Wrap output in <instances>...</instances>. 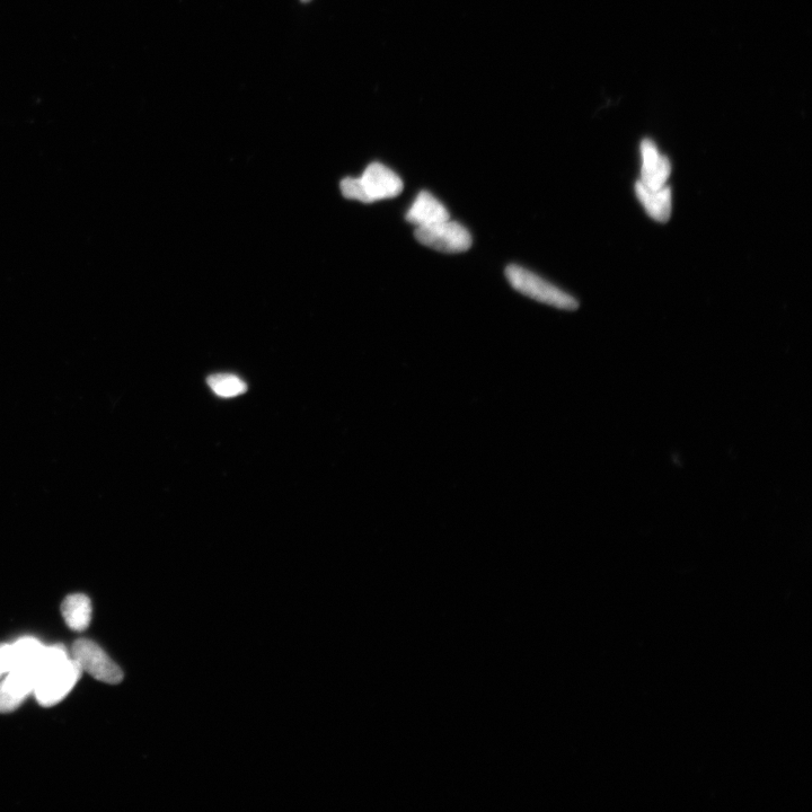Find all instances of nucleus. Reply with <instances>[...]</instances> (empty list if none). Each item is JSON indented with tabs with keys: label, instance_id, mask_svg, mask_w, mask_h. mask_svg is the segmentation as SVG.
Listing matches in <instances>:
<instances>
[{
	"label": "nucleus",
	"instance_id": "2",
	"mask_svg": "<svg viewBox=\"0 0 812 812\" xmlns=\"http://www.w3.org/2000/svg\"><path fill=\"white\" fill-rule=\"evenodd\" d=\"M506 276L515 290L537 302L566 311L579 307L575 298L525 268L513 264L506 269Z\"/></svg>",
	"mask_w": 812,
	"mask_h": 812
},
{
	"label": "nucleus",
	"instance_id": "13",
	"mask_svg": "<svg viewBox=\"0 0 812 812\" xmlns=\"http://www.w3.org/2000/svg\"><path fill=\"white\" fill-rule=\"evenodd\" d=\"M13 669L11 657V644L0 643V678Z\"/></svg>",
	"mask_w": 812,
	"mask_h": 812
},
{
	"label": "nucleus",
	"instance_id": "5",
	"mask_svg": "<svg viewBox=\"0 0 812 812\" xmlns=\"http://www.w3.org/2000/svg\"><path fill=\"white\" fill-rule=\"evenodd\" d=\"M72 651L73 659L83 672L90 674L97 681L112 685L122 682L123 673L120 667L113 663L107 653L94 641L78 639L73 644Z\"/></svg>",
	"mask_w": 812,
	"mask_h": 812
},
{
	"label": "nucleus",
	"instance_id": "12",
	"mask_svg": "<svg viewBox=\"0 0 812 812\" xmlns=\"http://www.w3.org/2000/svg\"><path fill=\"white\" fill-rule=\"evenodd\" d=\"M210 390L224 399L240 396L247 391V385L240 377L233 374H215L207 379Z\"/></svg>",
	"mask_w": 812,
	"mask_h": 812
},
{
	"label": "nucleus",
	"instance_id": "11",
	"mask_svg": "<svg viewBox=\"0 0 812 812\" xmlns=\"http://www.w3.org/2000/svg\"><path fill=\"white\" fill-rule=\"evenodd\" d=\"M43 648V644L32 637L21 638L11 644L12 670L32 665Z\"/></svg>",
	"mask_w": 812,
	"mask_h": 812
},
{
	"label": "nucleus",
	"instance_id": "9",
	"mask_svg": "<svg viewBox=\"0 0 812 812\" xmlns=\"http://www.w3.org/2000/svg\"><path fill=\"white\" fill-rule=\"evenodd\" d=\"M448 219L450 216L446 207L427 191L419 193L406 214V220L417 228L435 225Z\"/></svg>",
	"mask_w": 812,
	"mask_h": 812
},
{
	"label": "nucleus",
	"instance_id": "14",
	"mask_svg": "<svg viewBox=\"0 0 812 812\" xmlns=\"http://www.w3.org/2000/svg\"><path fill=\"white\" fill-rule=\"evenodd\" d=\"M303 3H310L311 0H302Z\"/></svg>",
	"mask_w": 812,
	"mask_h": 812
},
{
	"label": "nucleus",
	"instance_id": "3",
	"mask_svg": "<svg viewBox=\"0 0 812 812\" xmlns=\"http://www.w3.org/2000/svg\"><path fill=\"white\" fill-rule=\"evenodd\" d=\"M82 673L83 669L73 658L46 670L35 685V699L46 708L58 704L72 692Z\"/></svg>",
	"mask_w": 812,
	"mask_h": 812
},
{
	"label": "nucleus",
	"instance_id": "10",
	"mask_svg": "<svg viewBox=\"0 0 812 812\" xmlns=\"http://www.w3.org/2000/svg\"><path fill=\"white\" fill-rule=\"evenodd\" d=\"M66 624L69 629L83 632L88 629L92 620V603L90 598L82 594L69 595L61 605Z\"/></svg>",
	"mask_w": 812,
	"mask_h": 812
},
{
	"label": "nucleus",
	"instance_id": "7",
	"mask_svg": "<svg viewBox=\"0 0 812 812\" xmlns=\"http://www.w3.org/2000/svg\"><path fill=\"white\" fill-rule=\"evenodd\" d=\"M640 148L642 158L640 182L651 190L666 187L672 174V164L666 156L660 154L652 140L644 139Z\"/></svg>",
	"mask_w": 812,
	"mask_h": 812
},
{
	"label": "nucleus",
	"instance_id": "8",
	"mask_svg": "<svg viewBox=\"0 0 812 812\" xmlns=\"http://www.w3.org/2000/svg\"><path fill=\"white\" fill-rule=\"evenodd\" d=\"M635 194L650 218L658 223H667L673 213L672 189L666 187L651 190L638 181L635 183Z\"/></svg>",
	"mask_w": 812,
	"mask_h": 812
},
{
	"label": "nucleus",
	"instance_id": "6",
	"mask_svg": "<svg viewBox=\"0 0 812 812\" xmlns=\"http://www.w3.org/2000/svg\"><path fill=\"white\" fill-rule=\"evenodd\" d=\"M38 675L33 666L12 670L0 682V713H10L33 694Z\"/></svg>",
	"mask_w": 812,
	"mask_h": 812
},
{
	"label": "nucleus",
	"instance_id": "4",
	"mask_svg": "<svg viewBox=\"0 0 812 812\" xmlns=\"http://www.w3.org/2000/svg\"><path fill=\"white\" fill-rule=\"evenodd\" d=\"M414 235L422 245L443 253L466 252L471 249L473 242L470 232L463 225L450 222V219L435 225L418 227Z\"/></svg>",
	"mask_w": 812,
	"mask_h": 812
},
{
	"label": "nucleus",
	"instance_id": "1",
	"mask_svg": "<svg viewBox=\"0 0 812 812\" xmlns=\"http://www.w3.org/2000/svg\"><path fill=\"white\" fill-rule=\"evenodd\" d=\"M340 189L344 197L364 203L400 196L403 182L399 175L381 163L370 164L360 178L343 179Z\"/></svg>",
	"mask_w": 812,
	"mask_h": 812
}]
</instances>
